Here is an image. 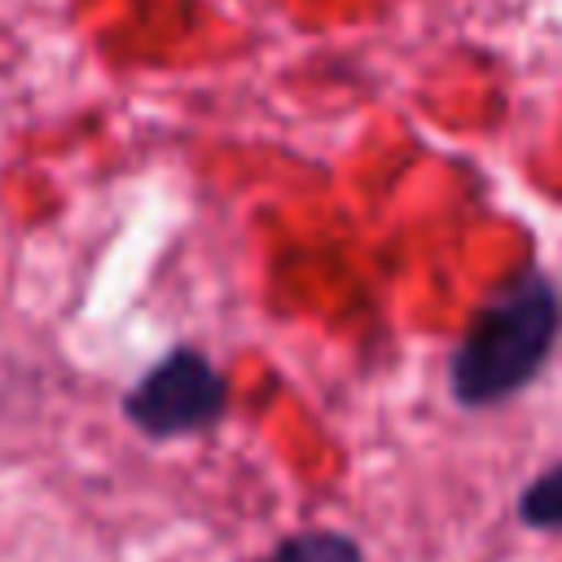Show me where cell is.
Returning <instances> with one entry per match:
<instances>
[{
  "instance_id": "3957f363",
  "label": "cell",
  "mask_w": 562,
  "mask_h": 562,
  "mask_svg": "<svg viewBox=\"0 0 562 562\" xmlns=\"http://www.w3.org/2000/svg\"><path fill=\"white\" fill-rule=\"evenodd\" d=\"M263 562H360V544L342 531H299L281 540Z\"/></svg>"
},
{
  "instance_id": "6da1fadb",
  "label": "cell",
  "mask_w": 562,
  "mask_h": 562,
  "mask_svg": "<svg viewBox=\"0 0 562 562\" xmlns=\"http://www.w3.org/2000/svg\"><path fill=\"white\" fill-rule=\"evenodd\" d=\"M562 325V303L544 277H518L496 290L452 351V395L470 408L509 400L544 364Z\"/></svg>"
},
{
  "instance_id": "7a4b0ae2",
  "label": "cell",
  "mask_w": 562,
  "mask_h": 562,
  "mask_svg": "<svg viewBox=\"0 0 562 562\" xmlns=\"http://www.w3.org/2000/svg\"><path fill=\"white\" fill-rule=\"evenodd\" d=\"M228 404V386L220 378V369L193 351V347H176L167 360H158L123 400V413L132 417V426H140L154 439H171V435H193L206 430Z\"/></svg>"
},
{
  "instance_id": "277c9868",
  "label": "cell",
  "mask_w": 562,
  "mask_h": 562,
  "mask_svg": "<svg viewBox=\"0 0 562 562\" xmlns=\"http://www.w3.org/2000/svg\"><path fill=\"white\" fill-rule=\"evenodd\" d=\"M518 514H522V522L544 527V531H558V527H562V465L544 470V474L518 496Z\"/></svg>"
}]
</instances>
